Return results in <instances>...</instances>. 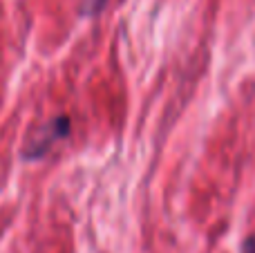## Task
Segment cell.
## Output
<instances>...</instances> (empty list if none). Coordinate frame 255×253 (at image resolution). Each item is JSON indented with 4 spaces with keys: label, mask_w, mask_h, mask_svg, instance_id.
I'll return each mask as SVG.
<instances>
[{
    "label": "cell",
    "mask_w": 255,
    "mask_h": 253,
    "mask_svg": "<svg viewBox=\"0 0 255 253\" xmlns=\"http://www.w3.org/2000/svg\"><path fill=\"white\" fill-rule=\"evenodd\" d=\"M67 134H70V119H67V117H56V119H52L49 124H45L43 128H38L36 139L25 150V159H40V157H45L61 139H65Z\"/></svg>",
    "instance_id": "6da1fadb"
},
{
    "label": "cell",
    "mask_w": 255,
    "mask_h": 253,
    "mask_svg": "<svg viewBox=\"0 0 255 253\" xmlns=\"http://www.w3.org/2000/svg\"><path fill=\"white\" fill-rule=\"evenodd\" d=\"M106 2H108V0H88V9H90V13L101 11V9L106 7Z\"/></svg>",
    "instance_id": "7a4b0ae2"
},
{
    "label": "cell",
    "mask_w": 255,
    "mask_h": 253,
    "mask_svg": "<svg viewBox=\"0 0 255 253\" xmlns=\"http://www.w3.org/2000/svg\"><path fill=\"white\" fill-rule=\"evenodd\" d=\"M242 253H255V238H249V240L244 242Z\"/></svg>",
    "instance_id": "3957f363"
}]
</instances>
